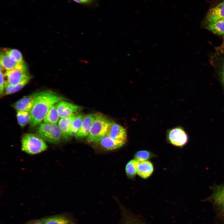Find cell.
I'll use <instances>...</instances> for the list:
<instances>
[{
	"label": "cell",
	"mask_w": 224,
	"mask_h": 224,
	"mask_svg": "<svg viewBox=\"0 0 224 224\" xmlns=\"http://www.w3.org/2000/svg\"><path fill=\"white\" fill-rule=\"evenodd\" d=\"M6 78L5 81L9 84L15 86L25 80L31 78L27 72V69H13L7 70L3 74Z\"/></svg>",
	"instance_id": "5b68a950"
},
{
	"label": "cell",
	"mask_w": 224,
	"mask_h": 224,
	"mask_svg": "<svg viewBox=\"0 0 224 224\" xmlns=\"http://www.w3.org/2000/svg\"><path fill=\"white\" fill-rule=\"evenodd\" d=\"M224 19V1L211 8L208 12L205 23L207 25Z\"/></svg>",
	"instance_id": "9c48e42d"
},
{
	"label": "cell",
	"mask_w": 224,
	"mask_h": 224,
	"mask_svg": "<svg viewBox=\"0 0 224 224\" xmlns=\"http://www.w3.org/2000/svg\"><path fill=\"white\" fill-rule=\"evenodd\" d=\"M224 195V184L217 185L214 188L213 193L211 196H219Z\"/></svg>",
	"instance_id": "4316f807"
},
{
	"label": "cell",
	"mask_w": 224,
	"mask_h": 224,
	"mask_svg": "<svg viewBox=\"0 0 224 224\" xmlns=\"http://www.w3.org/2000/svg\"><path fill=\"white\" fill-rule=\"evenodd\" d=\"M107 135L113 139L126 142L127 132L125 129L114 122H110Z\"/></svg>",
	"instance_id": "30bf717a"
},
{
	"label": "cell",
	"mask_w": 224,
	"mask_h": 224,
	"mask_svg": "<svg viewBox=\"0 0 224 224\" xmlns=\"http://www.w3.org/2000/svg\"><path fill=\"white\" fill-rule=\"evenodd\" d=\"M207 29L218 35L224 34V19L208 25Z\"/></svg>",
	"instance_id": "d6986e66"
},
{
	"label": "cell",
	"mask_w": 224,
	"mask_h": 224,
	"mask_svg": "<svg viewBox=\"0 0 224 224\" xmlns=\"http://www.w3.org/2000/svg\"><path fill=\"white\" fill-rule=\"evenodd\" d=\"M32 224H44V223L41 221H39Z\"/></svg>",
	"instance_id": "4dcf8cb0"
},
{
	"label": "cell",
	"mask_w": 224,
	"mask_h": 224,
	"mask_svg": "<svg viewBox=\"0 0 224 224\" xmlns=\"http://www.w3.org/2000/svg\"><path fill=\"white\" fill-rule=\"evenodd\" d=\"M22 151L27 153L34 154L45 150L47 146L44 141L37 134L26 133L21 139Z\"/></svg>",
	"instance_id": "7a4b0ae2"
},
{
	"label": "cell",
	"mask_w": 224,
	"mask_h": 224,
	"mask_svg": "<svg viewBox=\"0 0 224 224\" xmlns=\"http://www.w3.org/2000/svg\"><path fill=\"white\" fill-rule=\"evenodd\" d=\"M84 116L82 114L76 115L72 123L70 130L77 133L82 125Z\"/></svg>",
	"instance_id": "603a6c76"
},
{
	"label": "cell",
	"mask_w": 224,
	"mask_h": 224,
	"mask_svg": "<svg viewBox=\"0 0 224 224\" xmlns=\"http://www.w3.org/2000/svg\"><path fill=\"white\" fill-rule=\"evenodd\" d=\"M37 134L44 140L54 143L59 142L62 136L58 125L45 123L40 124Z\"/></svg>",
	"instance_id": "277c9868"
},
{
	"label": "cell",
	"mask_w": 224,
	"mask_h": 224,
	"mask_svg": "<svg viewBox=\"0 0 224 224\" xmlns=\"http://www.w3.org/2000/svg\"><path fill=\"white\" fill-rule=\"evenodd\" d=\"M7 54L13 57L19 62H23V57L21 52L15 49L4 48L3 49Z\"/></svg>",
	"instance_id": "cb8c5ba5"
},
{
	"label": "cell",
	"mask_w": 224,
	"mask_h": 224,
	"mask_svg": "<svg viewBox=\"0 0 224 224\" xmlns=\"http://www.w3.org/2000/svg\"><path fill=\"white\" fill-rule=\"evenodd\" d=\"M36 92L24 97L14 103L12 107L17 110L30 112L35 100Z\"/></svg>",
	"instance_id": "8fae6325"
},
{
	"label": "cell",
	"mask_w": 224,
	"mask_h": 224,
	"mask_svg": "<svg viewBox=\"0 0 224 224\" xmlns=\"http://www.w3.org/2000/svg\"><path fill=\"white\" fill-rule=\"evenodd\" d=\"M153 170L152 163L149 161H139L137 167V174L143 179L149 177Z\"/></svg>",
	"instance_id": "2e32d148"
},
{
	"label": "cell",
	"mask_w": 224,
	"mask_h": 224,
	"mask_svg": "<svg viewBox=\"0 0 224 224\" xmlns=\"http://www.w3.org/2000/svg\"><path fill=\"white\" fill-rule=\"evenodd\" d=\"M16 117L18 124L22 127L30 123L31 118L30 112L22 110H17Z\"/></svg>",
	"instance_id": "44dd1931"
},
{
	"label": "cell",
	"mask_w": 224,
	"mask_h": 224,
	"mask_svg": "<svg viewBox=\"0 0 224 224\" xmlns=\"http://www.w3.org/2000/svg\"><path fill=\"white\" fill-rule=\"evenodd\" d=\"M30 78L26 79L17 85H12L10 94L16 93L21 90L28 83Z\"/></svg>",
	"instance_id": "484cf974"
},
{
	"label": "cell",
	"mask_w": 224,
	"mask_h": 224,
	"mask_svg": "<svg viewBox=\"0 0 224 224\" xmlns=\"http://www.w3.org/2000/svg\"><path fill=\"white\" fill-rule=\"evenodd\" d=\"M224 1V0H223Z\"/></svg>",
	"instance_id": "d6a6232c"
},
{
	"label": "cell",
	"mask_w": 224,
	"mask_h": 224,
	"mask_svg": "<svg viewBox=\"0 0 224 224\" xmlns=\"http://www.w3.org/2000/svg\"><path fill=\"white\" fill-rule=\"evenodd\" d=\"M138 162V161L134 159L130 160L126 164L125 171L127 176L129 178L134 177L137 173Z\"/></svg>",
	"instance_id": "7402d4cb"
},
{
	"label": "cell",
	"mask_w": 224,
	"mask_h": 224,
	"mask_svg": "<svg viewBox=\"0 0 224 224\" xmlns=\"http://www.w3.org/2000/svg\"><path fill=\"white\" fill-rule=\"evenodd\" d=\"M64 100L63 97L51 91L36 92L35 103L30 112L31 126L34 127L40 124L50 108Z\"/></svg>",
	"instance_id": "6da1fadb"
},
{
	"label": "cell",
	"mask_w": 224,
	"mask_h": 224,
	"mask_svg": "<svg viewBox=\"0 0 224 224\" xmlns=\"http://www.w3.org/2000/svg\"><path fill=\"white\" fill-rule=\"evenodd\" d=\"M56 106L60 118L77 114L82 109L80 106L64 100L56 104Z\"/></svg>",
	"instance_id": "8992f818"
},
{
	"label": "cell",
	"mask_w": 224,
	"mask_h": 224,
	"mask_svg": "<svg viewBox=\"0 0 224 224\" xmlns=\"http://www.w3.org/2000/svg\"><path fill=\"white\" fill-rule=\"evenodd\" d=\"M209 199L214 204L218 212L224 219V195L211 196Z\"/></svg>",
	"instance_id": "ffe728a7"
},
{
	"label": "cell",
	"mask_w": 224,
	"mask_h": 224,
	"mask_svg": "<svg viewBox=\"0 0 224 224\" xmlns=\"http://www.w3.org/2000/svg\"><path fill=\"white\" fill-rule=\"evenodd\" d=\"M126 142L125 141L113 139L106 134L97 143L104 149L112 150L120 148Z\"/></svg>",
	"instance_id": "4fadbf2b"
},
{
	"label": "cell",
	"mask_w": 224,
	"mask_h": 224,
	"mask_svg": "<svg viewBox=\"0 0 224 224\" xmlns=\"http://www.w3.org/2000/svg\"><path fill=\"white\" fill-rule=\"evenodd\" d=\"M110 122L102 114H96L87 140L91 142H97L107 134Z\"/></svg>",
	"instance_id": "3957f363"
},
{
	"label": "cell",
	"mask_w": 224,
	"mask_h": 224,
	"mask_svg": "<svg viewBox=\"0 0 224 224\" xmlns=\"http://www.w3.org/2000/svg\"><path fill=\"white\" fill-rule=\"evenodd\" d=\"M0 94L2 95L4 93L5 80L4 75L2 71H0Z\"/></svg>",
	"instance_id": "83f0119b"
},
{
	"label": "cell",
	"mask_w": 224,
	"mask_h": 224,
	"mask_svg": "<svg viewBox=\"0 0 224 224\" xmlns=\"http://www.w3.org/2000/svg\"><path fill=\"white\" fill-rule=\"evenodd\" d=\"M121 224H146L141 219L125 208H121Z\"/></svg>",
	"instance_id": "5bb4252c"
},
{
	"label": "cell",
	"mask_w": 224,
	"mask_h": 224,
	"mask_svg": "<svg viewBox=\"0 0 224 224\" xmlns=\"http://www.w3.org/2000/svg\"><path fill=\"white\" fill-rule=\"evenodd\" d=\"M168 138L172 144L178 147L183 146L188 141L186 133L180 127H176L170 130L168 133Z\"/></svg>",
	"instance_id": "ba28073f"
},
{
	"label": "cell",
	"mask_w": 224,
	"mask_h": 224,
	"mask_svg": "<svg viewBox=\"0 0 224 224\" xmlns=\"http://www.w3.org/2000/svg\"><path fill=\"white\" fill-rule=\"evenodd\" d=\"M0 66L6 71L13 69H25L26 67L25 62L16 61L12 56L3 50L0 54Z\"/></svg>",
	"instance_id": "52a82bcc"
},
{
	"label": "cell",
	"mask_w": 224,
	"mask_h": 224,
	"mask_svg": "<svg viewBox=\"0 0 224 224\" xmlns=\"http://www.w3.org/2000/svg\"><path fill=\"white\" fill-rule=\"evenodd\" d=\"M222 62L221 73L222 81L224 83V59Z\"/></svg>",
	"instance_id": "f1b7e54d"
},
{
	"label": "cell",
	"mask_w": 224,
	"mask_h": 224,
	"mask_svg": "<svg viewBox=\"0 0 224 224\" xmlns=\"http://www.w3.org/2000/svg\"><path fill=\"white\" fill-rule=\"evenodd\" d=\"M59 117L57 109L56 104L53 105L49 109L44 118V123L54 124L58 123Z\"/></svg>",
	"instance_id": "ac0fdd59"
},
{
	"label": "cell",
	"mask_w": 224,
	"mask_h": 224,
	"mask_svg": "<svg viewBox=\"0 0 224 224\" xmlns=\"http://www.w3.org/2000/svg\"><path fill=\"white\" fill-rule=\"evenodd\" d=\"M44 224H75L68 217L63 215H57L47 217L41 220Z\"/></svg>",
	"instance_id": "e0dca14e"
},
{
	"label": "cell",
	"mask_w": 224,
	"mask_h": 224,
	"mask_svg": "<svg viewBox=\"0 0 224 224\" xmlns=\"http://www.w3.org/2000/svg\"><path fill=\"white\" fill-rule=\"evenodd\" d=\"M77 115H73L68 117L61 118L58 123V126L61 131L62 136L64 138H69V134L71 130L72 123Z\"/></svg>",
	"instance_id": "9a60e30c"
},
{
	"label": "cell",
	"mask_w": 224,
	"mask_h": 224,
	"mask_svg": "<svg viewBox=\"0 0 224 224\" xmlns=\"http://www.w3.org/2000/svg\"><path fill=\"white\" fill-rule=\"evenodd\" d=\"M74 2L80 3H86L89 2L91 0H72Z\"/></svg>",
	"instance_id": "f546056e"
},
{
	"label": "cell",
	"mask_w": 224,
	"mask_h": 224,
	"mask_svg": "<svg viewBox=\"0 0 224 224\" xmlns=\"http://www.w3.org/2000/svg\"><path fill=\"white\" fill-rule=\"evenodd\" d=\"M222 48L224 47V41L222 44Z\"/></svg>",
	"instance_id": "1f68e13d"
},
{
	"label": "cell",
	"mask_w": 224,
	"mask_h": 224,
	"mask_svg": "<svg viewBox=\"0 0 224 224\" xmlns=\"http://www.w3.org/2000/svg\"><path fill=\"white\" fill-rule=\"evenodd\" d=\"M152 156V154L150 152L146 150L140 151L135 154V159L138 161H147Z\"/></svg>",
	"instance_id": "d4e9b609"
},
{
	"label": "cell",
	"mask_w": 224,
	"mask_h": 224,
	"mask_svg": "<svg viewBox=\"0 0 224 224\" xmlns=\"http://www.w3.org/2000/svg\"><path fill=\"white\" fill-rule=\"evenodd\" d=\"M96 116V114L84 116L81 127L75 136L77 138H81L88 136Z\"/></svg>",
	"instance_id": "7c38bea8"
}]
</instances>
